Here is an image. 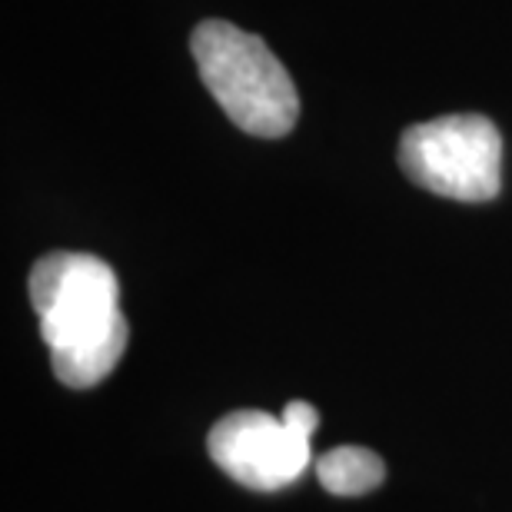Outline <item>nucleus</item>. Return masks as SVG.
<instances>
[{
  "label": "nucleus",
  "instance_id": "obj_6",
  "mask_svg": "<svg viewBox=\"0 0 512 512\" xmlns=\"http://www.w3.org/2000/svg\"><path fill=\"white\" fill-rule=\"evenodd\" d=\"M280 419L290 429H296V433H303V436H313L316 426H320V413H316L310 403H303V399H293V403H286Z\"/></svg>",
  "mask_w": 512,
  "mask_h": 512
},
{
  "label": "nucleus",
  "instance_id": "obj_5",
  "mask_svg": "<svg viewBox=\"0 0 512 512\" xmlns=\"http://www.w3.org/2000/svg\"><path fill=\"white\" fill-rule=\"evenodd\" d=\"M316 479L333 496H363L386 479V463L373 449L336 446L316 459Z\"/></svg>",
  "mask_w": 512,
  "mask_h": 512
},
{
  "label": "nucleus",
  "instance_id": "obj_2",
  "mask_svg": "<svg viewBox=\"0 0 512 512\" xmlns=\"http://www.w3.org/2000/svg\"><path fill=\"white\" fill-rule=\"evenodd\" d=\"M190 50L203 87L243 133L276 140L296 127L300 97L293 77L263 37L230 20H203Z\"/></svg>",
  "mask_w": 512,
  "mask_h": 512
},
{
  "label": "nucleus",
  "instance_id": "obj_1",
  "mask_svg": "<svg viewBox=\"0 0 512 512\" xmlns=\"http://www.w3.org/2000/svg\"><path fill=\"white\" fill-rule=\"evenodd\" d=\"M30 303L57 380L70 389L104 383L127 350L114 266L94 253H47L30 270Z\"/></svg>",
  "mask_w": 512,
  "mask_h": 512
},
{
  "label": "nucleus",
  "instance_id": "obj_4",
  "mask_svg": "<svg viewBox=\"0 0 512 512\" xmlns=\"http://www.w3.org/2000/svg\"><path fill=\"white\" fill-rule=\"evenodd\" d=\"M310 439L263 409H237L213 423L207 449L213 463L240 486L273 493L306 473L313 459Z\"/></svg>",
  "mask_w": 512,
  "mask_h": 512
},
{
  "label": "nucleus",
  "instance_id": "obj_3",
  "mask_svg": "<svg viewBox=\"0 0 512 512\" xmlns=\"http://www.w3.org/2000/svg\"><path fill=\"white\" fill-rule=\"evenodd\" d=\"M503 137L483 114H449L416 124L399 140V167L416 187L449 200L486 203L499 193Z\"/></svg>",
  "mask_w": 512,
  "mask_h": 512
}]
</instances>
